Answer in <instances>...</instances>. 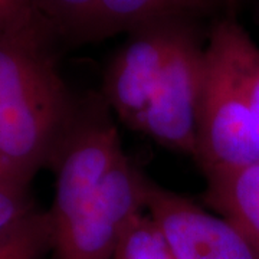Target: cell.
Wrapping results in <instances>:
<instances>
[{"instance_id":"obj_1","label":"cell","mask_w":259,"mask_h":259,"mask_svg":"<svg viewBox=\"0 0 259 259\" xmlns=\"http://www.w3.org/2000/svg\"><path fill=\"white\" fill-rule=\"evenodd\" d=\"M54 36L37 13L0 35V180L23 189L48 167L79 104L58 71Z\"/></svg>"},{"instance_id":"obj_2","label":"cell","mask_w":259,"mask_h":259,"mask_svg":"<svg viewBox=\"0 0 259 259\" xmlns=\"http://www.w3.org/2000/svg\"><path fill=\"white\" fill-rule=\"evenodd\" d=\"M202 173L259 163V47L235 19H221L204 45L196 160Z\"/></svg>"},{"instance_id":"obj_3","label":"cell","mask_w":259,"mask_h":259,"mask_svg":"<svg viewBox=\"0 0 259 259\" xmlns=\"http://www.w3.org/2000/svg\"><path fill=\"white\" fill-rule=\"evenodd\" d=\"M115 120L101 94L79 101L48 164L55 177L54 200L47 210L51 226L64 222L87 203L125 154Z\"/></svg>"},{"instance_id":"obj_4","label":"cell","mask_w":259,"mask_h":259,"mask_svg":"<svg viewBox=\"0 0 259 259\" xmlns=\"http://www.w3.org/2000/svg\"><path fill=\"white\" fill-rule=\"evenodd\" d=\"M204 85V45L187 20L143 115L139 133L196 160Z\"/></svg>"},{"instance_id":"obj_5","label":"cell","mask_w":259,"mask_h":259,"mask_svg":"<svg viewBox=\"0 0 259 259\" xmlns=\"http://www.w3.org/2000/svg\"><path fill=\"white\" fill-rule=\"evenodd\" d=\"M147 180L124 154L87 203L51 226L52 259H112L130 221L146 210Z\"/></svg>"},{"instance_id":"obj_6","label":"cell","mask_w":259,"mask_h":259,"mask_svg":"<svg viewBox=\"0 0 259 259\" xmlns=\"http://www.w3.org/2000/svg\"><path fill=\"white\" fill-rule=\"evenodd\" d=\"M146 213L175 259H259V248L229 219L147 180Z\"/></svg>"},{"instance_id":"obj_7","label":"cell","mask_w":259,"mask_h":259,"mask_svg":"<svg viewBox=\"0 0 259 259\" xmlns=\"http://www.w3.org/2000/svg\"><path fill=\"white\" fill-rule=\"evenodd\" d=\"M187 18L166 19L130 32L102 79L101 97L114 117L139 131L143 115Z\"/></svg>"},{"instance_id":"obj_8","label":"cell","mask_w":259,"mask_h":259,"mask_svg":"<svg viewBox=\"0 0 259 259\" xmlns=\"http://www.w3.org/2000/svg\"><path fill=\"white\" fill-rule=\"evenodd\" d=\"M203 202L259 248V163L204 175Z\"/></svg>"},{"instance_id":"obj_9","label":"cell","mask_w":259,"mask_h":259,"mask_svg":"<svg viewBox=\"0 0 259 259\" xmlns=\"http://www.w3.org/2000/svg\"><path fill=\"white\" fill-rule=\"evenodd\" d=\"M210 0H98L85 42L133 32L148 23L187 18L207 8Z\"/></svg>"},{"instance_id":"obj_10","label":"cell","mask_w":259,"mask_h":259,"mask_svg":"<svg viewBox=\"0 0 259 259\" xmlns=\"http://www.w3.org/2000/svg\"><path fill=\"white\" fill-rule=\"evenodd\" d=\"M52 228L47 210L33 209L0 231V259H44L51 253Z\"/></svg>"},{"instance_id":"obj_11","label":"cell","mask_w":259,"mask_h":259,"mask_svg":"<svg viewBox=\"0 0 259 259\" xmlns=\"http://www.w3.org/2000/svg\"><path fill=\"white\" fill-rule=\"evenodd\" d=\"M33 9L55 36L85 42L98 0H32Z\"/></svg>"},{"instance_id":"obj_12","label":"cell","mask_w":259,"mask_h":259,"mask_svg":"<svg viewBox=\"0 0 259 259\" xmlns=\"http://www.w3.org/2000/svg\"><path fill=\"white\" fill-rule=\"evenodd\" d=\"M112 259H175L164 238L146 210L136 214L122 232Z\"/></svg>"},{"instance_id":"obj_13","label":"cell","mask_w":259,"mask_h":259,"mask_svg":"<svg viewBox=\"0 0 259 259\" xmlns=\"http://www.w3.org/2000/svg\"><path fill=\"white\" fill-rule=\"evenodd\" d=\"M28 189L0 180V231L33 210Z\"/></svg>"},{"instance_id":"obj_14","label":"cell","mask_w":259,"mask_h":259,"mask_svg":"<svg viewBox=\"0 0 259 259\" xmlns=\"http://www.w3.org/2000/svg\"><path fill=\"white\" fill-rule=\"evenodd\" d=\"M35 16L32 0H0V35L26 25Z\"/></svg>"}]
</instances>
